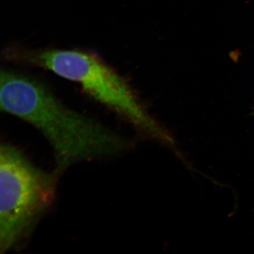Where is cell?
<instances>
[{
	"mask_svg": "<svg viewBox=\"0 0 254 254\" xmlns=\"http://www.w3.org/2000/svg\"><path fill=\"white\" fill-rule=\"evenodd\" d=\"M0 104L2 111L29 124L46 139L57 177L75 165L112 158L130 147L103 123L70 109L46 85L20 72L1 71Z\"/></svg>",
	"mask_w": 254,
	"mask_h": 254,
	"instance_id": "6da1fadb",
	"label": "cell"
},
{
	"mask_svg": "<svg viewBox=\"0 0 254 254\" xmlns=\"http://www.w3.org/2000/svg\"><path fill=\"white\" fill-rule=\"evenodd\" d=\"M252 115L254 116V106L253 108Z\"/></svg>",
	"mask_w": 254,
	"mask_h": 254,
	"instance_id": "277c9868",
	"label": "cell"
},
{
	"mask_svg": "<svg viewBox=\"0 0 254 254\" xmlns=\"http://www.w3.org/2000/svg\"><path fill=\"white\" fill-rule=\"evenodd\" d=\"M58 177L32 163L8 143L0 146V253L29 236L55 197Z\"/></svg>",
	"mask_w": 254,
	"mask_h": 254,
	"instance_id": "7a4b0ae2",
	"label": "cell"
},
{
	"mask_svg": "<svg viewBox=\"0 0 254 254\" xmlns=\"http://www.w3.org/2000/svg\"><path fill=\"white\" fill-rule=\"evenodd\" d=\"M5 56L12 61L45 69L80 85L91 98L126 117L143 132L153 125L143 116L125 79L93 53L78 50L12 47L6 51Z\"/></svg>",
	"mask_w": 254,
	"mask_h": 254,
	"instance_id": "3957f363",
	"label": "cell"
}]
</instances>
